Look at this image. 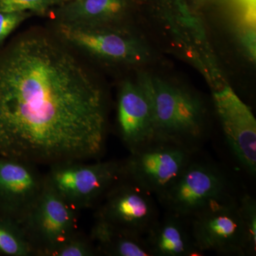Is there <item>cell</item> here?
I'll return each mask as SVG.
<instances>
[{"mask_svg":"<svg viewBox=\"0 0 256 256\" xmlns=\"http://www.w3.org/2000/svg\"><path fill=\"white\" fill-rule=\"evenodd\" d=\"M117 124L120 138L129 152L156 138L150 102L138 82L127 80L120 87Z\"/></svg>","mask_w":256,"mask_h":256,"instance_id":"12","label":"cell"},{"mask_svg":"<svg viewBox=\"0 0 256 256\" xmlns=\"http://www.w3.org/2000/svg\"><path fill=\"white\" fill-rule=\"evenodd\" d=\"M152 256H200L188 218L166 212L144 236Z\"/></svg>","mask_w":256,"mask_h":256,"instance_id":"13","label":"cell"},{"mask_svg":"<svg viewBox=\"0 0 256 256\" xmlns=\"http://www.w3.org/2000/svg\"><path fill=\"white\" fill-rule=\"evenodd\" d=\"M32 256L34 250L20 222L0 212V256Z\"/></svg>","mask_w":256,"mask_h":256,"instance_id":"16","label":"cell"},{"mask_svg":"<svg viewBox=\"0 0 256 256\" xmlns=\"http://www.w3.org/2000/svg\"><path fill=\"white\" fill-rule=\"evenodd\" d=\"M60 4H66V3L78 1V0H58Z\"/></svg>","mask_w":256,"mask_h":256,"instance_id":"21","label":"cell"},{"mask_svg":"<svg viewBox=\"0 0 256 256\" xmlns=\"http://www.w3.org/2000/svg\"><path fill=\"white\" fill-rule=\"evenodd\" d=\"M244 1L246 2L250 6H255L256 0H244Z\"/></svg>","mask_w":256,"mask_h":256,"instance_id":"22","label":"cell"},{"mask_svg":"<svg viewBox=\"0 0 256 256\" xmlns=\"http://www.w3.org/2000/svg\"><path fill=\"white\" fill-rule=\"evenodd\" d=\"M153 195L122 176L98 205L95 218L144 236L160 217Z\"/></svg>","mask_w":256,"mask_h":256,"instance_id":"10","label":"cell"},{"mask_svg":"<svg viewBox=\"0 0 256 256\" xmlns=\"http://www.w3.org/2000/svg\"><path fill=\"white\" fill-rule=\"evenodd\" d=\"M138 82L150 102L156 138L198 151L206 134L207 110L203 100L146 73L140 74Z\"/></svg>","mask_w":256,"mask_h":256,"instance_id":"2","label":"cell"},{"mask_svg":"<svg viewBox=\"0 0 256 256\" xmlns=\"http://www.w3.org/2000/svg\"><path fill=\"white\" fill-rule=\"evenodd\" d=\"M239 214L246 234V256L256 254V201L248 193L238 197Z\"/></svg>","mask_w":256,"mask_h":256,"instance_id":"17","label":"cell"},{"mask_svg":"<svg viewBox=\"0 0 256 256\" xmlns=\"http://www.w3.org/2000/svg\"><path fill=\"white\" fill-rule=\"evenodd\" d=\"M107 130L104 89L56 35L30 31L0 50V158L100 160Z\"/></svg>","mask_w":256,"mask_h":256,"instance_id":"1","label":"cell"},{"mask_svg":"<svg viewBox=\"0 0 256 256\" xmlns=\"http://www.w3.org/2000/svg\"><path fill=\"white\" fill-rule=\"evenodd\" d=\"M30 16V12L0 11V48L8 37Z\"/></svg>","mask_w":256,"mask_h":256,"instance_id":"20","label":"cell"},{"mask_svg":"<svg viewBox=\"0 0 256 256\" xmlns=\"http://www.w3.org/2000/svg\"><path fill=\"white\" fill-rule=\"evenodd\" d=\"M58 4V0H0V11L43 14Z\"/></svg>","mask_w":256,"mask_h":256,"instance_id":"19","label":"cell"},{"mask_svg":"<svg viewBox=\"0 0 256 256\" xmlns=\"http://www.w3.org/2000/svg\"><path fill=\"white\" fill-rule=\"evenodd\" d=\"M188 220L192 236L202 254L246 256V234L238 197L210 205Z\"/></svg>","mask_w":256,"mask_h":256,"instance_id":"8","label":"cell"},{"mask_svg":"<svg viewBox=\"0 0 256 256\" xmlns=\"http://www.w3.org/2000/svg\"><path fill=\"white\" fill-rule=\"evenodd\" d=\"M48 168L46 182L78 212L97 206L122 178L118 160L68 161Z\"/></svg>","mask_w":256,"mask_h":256,"instance_id":"3","label":"cell"},{"mask_svg":"<svg viewBox=\"0 0 256 256\" xmlns=\"http://www.w3.org/2000/svg\"><path fill=\"white\" fill-rule=\"evenodd\" d=\"M236 197L225 173L213 163L196 160L194 156L156 200L166 212L190 218L210 205Z\"/></svg>","mask_w":256,"mask_h":256,"instance_id":"4","label":"cell"},{"mask_svg":"<svg viewBox=\"0 0 256 256\" xmlns=\"http://www.w3.org/2000/svg\"><path fill=\"white\" fill-rule=\"evenodd\" d=\"M89 236L98 255L106 256H152L144 236L118 228L95 218Z\"/></svg>","mask_w":256,"mask_h":256,"instance_id":"15","label":"cell"},{"mask_svg":"<svg viewBox=\"0 0 256 256\" xmlns=\"http://www.w3.org/2000/svg\"><path fill=\"white\" fill-rule=\"evenodd\" d=\"M78 214L46 182L41 194L18 222L35 256H45L78 230Z\"/></svg>","mask_w":256,"mask_h":256,"instance_id":"7","label":"cell"},{"mask_svg":"<svg viewBox=\"0 0 256 256\" xmlns=\"http://www.w3.org/2000/svg\"><path fill=\"white\" fill-rule=\"evenodd\" d=\"M196 152L154 138L122 160V176L158 198L176 181Z\"/></svg>","mask_w":256,"mask_h":256,"instance_id":"5","label":"cell"},{"mask_svg":"<svg viewBox=\"0 0 256 256\" xmlns=\"http://www.w3.org/2000/svg\"><path fill=\"white\" fill-rule=\"evenodd\" d=\"M126 8V0H78L62 4L56 22L82 26H120Z\"/></svg>","mask_w":256,"mask_h":256,"instance_id":"14","label":"cell"},{"mask_svg":"<svg viewBox=\"0 0 256 256\" xmlns=\"http://www.w3.org/2000/svg\"><path fill=\"white\" fill-rule=\"evenodd\" d=\"M214 104L227 144L248 174L256 173V120L250 108L233 88L213 82Z\"/></svg>","mask_w":256,"mask_h":256,"instance_id":"9","label":"cell"},{"mask_svg":"<svg viewBox=\"0 0 256 256\" xmlns=\"http://www.w3.org/2000/svg\"><path fill=\"white\" fill-rule=\"evenodd\" d=\"M97 250L88 235L77 230L46 252L45 256H95Z\"/></svg>","mask_w":256,"mask_h":256,"instance_id":"18","label":"cell"},{"mask_svg":"<svg viewBox=\"0 0 256 256\" xmlns=\"http://www.w3.org/2000/svg\"><path fill=\"white\" fill-rule=\"evenodd\" d=\"M55 34L69 46L106 63L134 65L149 58L144 44L120 26H82L56 22Z\"/></svg>","mask_w":256,"mask_h":256,"instance_id":"6","label":"cell"},{"mask_svg":"<svg viewBox=\"0 0 256 256\" xmlns=\"http://www.w3.org/2000/svg\"><path fill=\"white\" fill-rule=\"evenodd\" d=\"M45 184V174L37 165L0 158V212L20 220L41 194Z\"/></svg>","mask_w":256,"mask_h":256,"instance_id":"11","label":"cell"}]
</instances>
